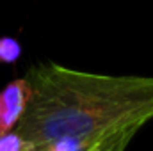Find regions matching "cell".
<instances>
[{
    "label": "cell",
    "instance_id": "obj_1",
    "mask_svg": "<svg viewBox=\"0 0 153 151\" xmlns=\"http://www.w3.org/2000/svg\"><path fill=\"white\" fill-rule=\"evenodd\" d=\"M30 100L14 128L32 148L75 135H105L153 119V76L102 75L55 62L25 76Z\"/></svg>",
    "mask_w": 153,
    "mask_h": 151
},
{
    "label": "cell",
    "instance_id": "obj_2",
    "mask_svg": "<svg viewBox=\"0 0 153 151\" xmlns=\"http://www.w3.org/2000/svg\"><path fill=\"white\" fill-rule=\"evenodd\" d=\"M30 100V84L27 78L9 82L0 91V133L13 132L22 121Z\"/></svg>",
    "mask_w": 153,
    "mask_h": 151
},
{
    "label": "cell",
    "instance_id": "obj_3",
    "mask_svg": "<svg viewBox=\"0 0 153 151\" xmlns=\"http://www.w3.org/2000/svg\"><path fill=\"white\" fill-rule=\"evenodd\" d=\"M143 126L135 124V126H126L123 130H117V132H112L109 135H103L102 139H98L91 148H87L85 151H114L119 144H128L130 139L141 130Z\"/></svg>",
    "mask_w": 153,
    "mask_h": 151
},
{
    "label": "cell",
    "instance_id": "obj_4",
    "mask_svg": "<svg viewBox=\"0 0 153 151\" xmlns=\"http://www.w3.org/2000/svg\"><path fill=\"white\" fill-rule=\"evenodd\" d=\"M22 55V44L14 38H0V64H13Z\"/></svg>",
    "mask_w": 153,
    "mask_h": 151
},
{
    "label": "cell",
    "instance_id": "obj_5",
    "mask_svg": "<svg viewBox=\"0 0 153 151\" xmlns=\"http://www.w3.org/2000/svg\"><path fill=\"white\" fill-rule=\"evenodd\" d=\"M30 150H32V146L18 132L0 133V151H30Z\"/></svg>",
    "mask_w": 153,
    "mask_h": 151
}]
</instances>
